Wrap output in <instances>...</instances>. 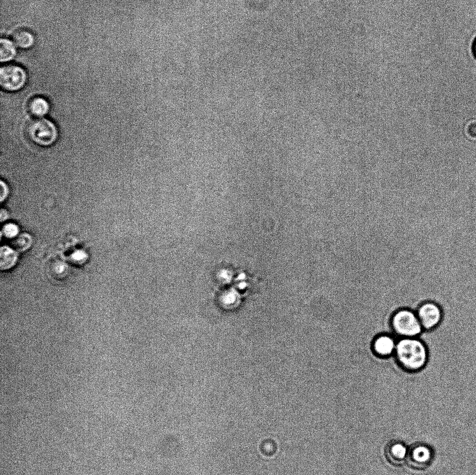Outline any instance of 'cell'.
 <instances>
[{
    "label": "cell",
    "mask_w": 476,
    "mask_h": 475,
    "mask_svg": "<svg viewBox=\"0 0 476 475\" xmlns=\"http://www.w3.org/2000/svg\"><path fill=\"white\" fill-rule=\"evenodd\" d=\"M416 313L424 329H435L442 322L443 313L440 306L434 301L424 300L417 309Z\"/></svg>",
    "instance_id": "277c9868"
},
{
    "label": "cell",
    "mask_w": 476,
    "mask_h": 475,
    "mask_svg": "<svg viewBox=\"0 0 476 475\" xmlns=\"http://www.w3.org/2000/svg\"><path fill=\"white\" fill-rule=\"evenodd\" d=\"M17 260L16 251L8 247L3 246L0 251V268L1 270H7L12 268Z\"/></svg>",
    "instance_id": "9c48e42d"
},
{
    "label": "cell",
    "mask_w": 476,
    "mask_h": 475,
    "mask_svg": "<svg viewBox=\"0 0 476 475\" xmlns=\"http://www.w3.org/2000/svg\"><path fill=\"white\" fill-rule=\"evenodd\" d=\"M394 356L401 368L415 372L427 366L429 353L426 343L418 337L400 338Z\"/></svg>",
    "instance_id": "6da1fadb"
},
{
    "label": "cell",
    "mask_w": 476,
    "mask_h": 475,
    "mask_svg": "<svg viewBox=\"0 0 476 475\" xmlns=\"http://www.w3.org/2000/svg\"><path fill=\"white\" fill-rule=\"evenodd\" d=\"M432 458V453L427 446L420 445L416 446L412 451L413 460L422 465L429 464Z\"/></svg>",
    "instance_id": "7c38bea8"
},
{
    "label": "cell",
    "mask_w": 476,
    "mask_h": 475,
    "mask_svg": "<svg viewBox=\"0 0 476 475\" xmlns=\"http://www.w3.org/2000/svg\"><path fill=\"white\" fill-rule=\"evenodd\" d=\"M390 453L392 458L401 460H403L406 455V448L400 443H396L391 446Z\"/></svg>",
    "instance_id": "5bb4252c"
},
{
    "label": "cell",
    "mask_w": 476,
    "mask_h": 475,
    "mask_svg": "<svg viewBox=\"0 0 476 475\" xmlns=\"http://www.w3.org/2000/svg\"><path fill=\"white\" fill-rule=\"evenodd\" d=\"M47 272L50 277L56 280H63L69 273L68 265L62 260H51L47 265Z\"/></svg>",
    "instance_id": "ba28073f"
},
{
    "label": "cell",
    "mask_w": 476,
    "mask_h": 475,
    "mask_svg": "<svg viewBox=\"0 0 476 475\" xmlns=\"http://www.w3.org/2000/svg\"><path fill=\"white\" fill-rule=\"evenodd\" d=\"M473 51H474L475 56L476 57V39H475V41L474 42V45H473Z\"/></svg>",
    "instance_id": "ac0fdd59"
},
{
    "label": "cell",
    "mask_w": 476,
    "mask_h": 475,
    "mask_svg": "<svg viewBox=\"0 0 476 475\" xmlns=\"http://www.w3.org/2000/svg\"><path fill=\"white\" fill-rule=\"evenodd\" d=\"M2 232L6 238H14L18 235L19 228L16 224L10 223L3 226Z\"/></svg>",
    "instance_id": "2e32d148"
},
{
    "label": "cell",
    "mask_w": 476,
    "mask_h": 475,
    "mask_svg": "<svg viewBox=\"0 0 476 475\" xmlns=\"http://www.w3.org/2000/svg\"><path fill=\"white\" fill-rule=\"evenodd\" d=\"M1 201H3L8 194L7 186L3 181L1 182Z\"/></svg>",
    "instance_id": "e0dca14e"
},
{
    "label": "cell",
    "mask_w": 476,
    "mask_h": 475,
    "mask_svg": "<svg viewBox=\"0 0 476 475\" xmlns=\"http://www.w3.org/2000/svg\"><path fill=\"white\" fill-rule=\"evenodd\" d=\"M26 81V72L20 65L7 64L0 69V85L5 91H19L25 86Z\"/></svg>",
    "instance_id": "3957f363"
},
{
    "label": "cell",
    "mask_w": 476,
    "mask_h": 475,
    "mask_svg": "<svg viewBox=\"0 0 476 475\" xmlns=\"http://www.w3.org/2000/svg\"><path fill=\"white\" fill-rule=\"evenodd\" d=\"M391 327L400 338L418 337L424 332L416 311L407 309H399L392 315Z\"/></svg>",
    "instance_id": "7a4b0ae2"
},
{
    "label": "cell",
    "mask_w": 476,
    "mask_h": 475,
    "mask_svg": "<svg viewBox=\"0 0 476 475\" xmlns=\"http://www.w3.org/2000/svg\"><path fill=\"white\" fill-rule=\"evenodd\" d=\"M397 341L390 334H381L372 343V350L380 357H389L394 355Z\"/></svg>",
    "instance_id": "8992f818"
},
{
    "label": "cell",
    "mask_w": 476,
    "mask_h": 475,
    "mask_svg": "<svg viewBox=\"0 0 476 475\" xmlns=\"http://www.w3.org/2000/svg\"><path fill=\"white\" fill-rule=\"evenodd\" d=\"M87 259V254L82 250L75 251L70 256V261L76 265H82Z\"/></svg>",
    "instance_id": "9a60e30c"
},
{
    "label": "cell",
    "mask_w": 476,
    "mask_h": 475,
    "mask_svg": "<svg viewBox=\"0 0 476 475\" xmlns=\"http://www.w3.org/2000/svg\"><path fill=\"white\" fill-rule=\"evenodd\" d=\"M12 40L16 47L24 49L31 48L35 42L33 34L24 29L15 31L13 34Z\"/></svg>",
    "instance_id": "52a82bcc"
},
{
    "label": "cell",
    "mask_w": 476,
    "mask_h": 475,
    "mask_svg": "<svg viewBox=\"0 0 476 475\" xmlns=\"http://www.w3.org/2000/svg\"><path fill=\"white\" fill-rule=\"evenodd\" d=\"M16 54L14 42L7 38H1L0 42V61L6 63L11 61Z\"/></svg>",
    "instance_id": "30bf717a"
},
{
    "label": "cell",
    "mask_w": 476,
    "mask_h": 475,
    "mask_svg": "<svg viewBox=\"0 0 476 475\" xmlns=\"http://www.w3.org/2000/svg\"><path fill=\"white\" fill-rule=\"evenodd\" d=\"M32 244V238L27 233L17 235L11 242L12 247L17 251H24L28 249Z\"/></svg>",
    "instance_id": "4fadbf2b"
},
{
    "label": "cell",
    "mask_w": 476,
    "mask_h": 475,
    "mask_svg": "<svg viewBox=\"0 0 476 475\" xmlns=\"http://www.w3.org/2000/svg\"><path fill=\"white\" fill-rule=\"evenodd\" d=\"M49 106L47 101L41 97H36L33 98L29 104V111L34 116L41 117L45 115Z\"/></svg>",
    "instance_id": "8fae6325"
},
{
    "label": "cell",
    "mask_w": 476,
    "mask_h": 475,
    "mask_svg": "<svg viewBox=\"0 0 476 475\" xmlns=\"http://www.w3.org/2000/svg\"><path fill=\"white\" fill-rule=\"evenodd\" d=\"M29 137L40 146L52 144L57 137L54 125L46 119H37L31 122L28 128Z\"/></svg>",
    "instance_id": "5b68a950"
}]
</instances>
